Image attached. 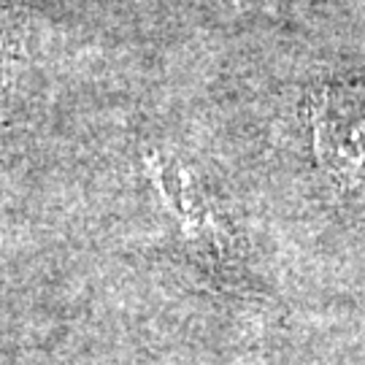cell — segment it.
<instances>
[{"label": "cell", "mask_w": 365, "mask_h": 365, "mask_svg": "<svg viewBox=\"0 0 365 365\" xmlns=\"http://www.w3.org/2000/svg\"><path fill=\"white\" fill-rule=\"evenodd\" d=\"M25 57V27L19 22L0 27V111L9 98V87L19 71V63Z\"/></svg>", "instance_id": "cell-3"}, {"label": "cell", "mask_w": 365, "mask_h": 365, "mask_svg": "<svg viewBox=\"0 0 365 365\" xmlns=\"http://www.w3.org/2000/svg\"><path fill=\"white\" fill-rule=\"evenodd\" d=\"M317 160L341 190H365V87L333 84L312 111Z\"/></svg>", "instance_id": "cell-1"}, {"label": "cell", "mask_w": 365, "mask_h": 365, "mask_svg": "<svg viewBox=\"0 0 365 365\" xmlns=\"http://www.w3.org/2000/svg\"><path fill=\"white\" fill-rule=\"evenodd\" d=\"M146 165H152V170H155L157 176V187H160L163 197L168 200L170 211L182 220L184 230L190 235H195L197 241H206V238L217 241V222L211 220L209 206L195 192V184L190 182V176L176 173L173 168L160 170L155 160L152 163L146 160Z\"/></svg>", "instance_id": "cell-2"}]
</instances>
